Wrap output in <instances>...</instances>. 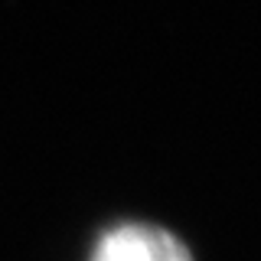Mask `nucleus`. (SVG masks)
<instances>
[{
  "mask_svg": "<svg viewBox=\"0 0 261 261\" xmlns=\"http://www.w3.org/2000/svg\"><path fill=\"white\" fill-rule=\"evenodd\" d=\"M92 261H193L173 232L147 222H124L101 235Z\"/></svg>",
  "mask_w": 261,
  "mask_h": 261,
  "instance_id": "f257e3e1",
  "label": "nucleus"
}]
</instances>
